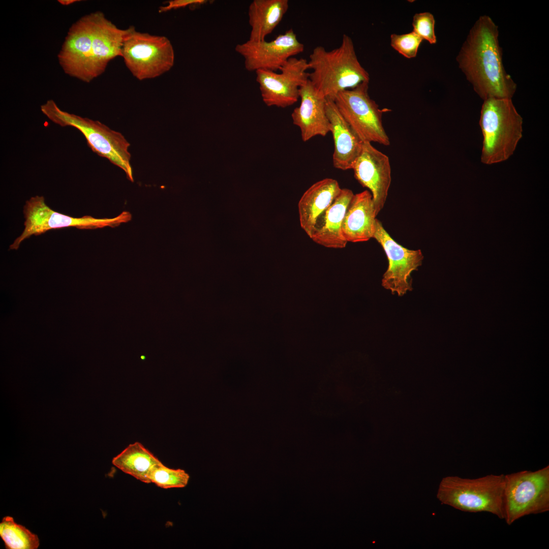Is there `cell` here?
I'll use <instances>...</instances> for the list:
<instances>
[{
	"instance_id": "cell-19",
	"label": "cell",
	"mask_w": 549,
	"mask_h": 549,
	"mask_svg": "<svg viewBox=\"0 0 549 549\" xmlns=\"http://www.w3.org/2000/svg\"><path fill=\"white\" fill-rule=\"evenodd\" d=\"M373 197L365 190L354 194L348 206L342 225V232L347 242H358L373 238L376 218Z\"/></svg>"
},
{
	"instance_id": "cell-15",
	"label": "cell",
	"mask_w": 549,
	"mask_h": 549,
	"mask_svg": "<svg viewBox=\"0 0 549 549\" xmlns=\"http://www.w3.org/2000/svg\"><path fill=\"white\" fill-rule=\"evenodd\" d=\"M300 103L291 113L294 125L307 142L316 136H325L330 132L326 111V99L321 96L309 80L299 90Z\"/></svg>"
},
{
	"instance_id": "cell-3",
	"label": "cell",
	"mask_w": 549,
	"mask_h": 549,
	"mask_svg": "<svg viewBox=\"0 0 549 549\" xmlns=\"http://www.w3.org/2000/svg\"><path fill=\"white\" fill-rule=\"evenodd\" d=\"M523 123L511 99L483 100L479 120L483 136L481 162L492 165L508 159L522 137Z\"/></svg>"
},
{
	"instance_id": "cell-27",
	"label": "cell",
	"mask_w": 549,
	"mask_h": 549,
	"mask_svg": "<svg viewBox=\"0 0 549 549\" xmlns=\"http://www.w3.org/2000/svg\"><path fill=\"white\" fill-rule=\"evenodd\" d=\"M207 2L205 0H172L167 2L166 5L160 7L158 11L160 13H165L191 5H202Z\"/></svg>"
},
{
	"instance_id": "cell-11",
	"label": "cell",
	"mask_w": 549,
	"mask_h": 549,
	"mask_svg": "<svg viewBox=\"0 0 549 549\" xmlns=\"http://www.w3.org/2000/svg\"><path fill=\"white\" fill-rule=\"evenodd\" d=\"M93 23L92 13L73 23L58 54L66 74L87 83L98 77L93 56Z\"/></svg>"
},
{
	"instance_id": "cell-5",
	"label": "cell",
	"mask_w": 549,
	"mask_h": 549,
	"mask_svg": "<svg viewBox=\"0 0 549 549\" xmlns=\"http://www.w3.org/2000/svg\"><path fill=\"white\" fill-rule=\"evenodd\" d=\"M42 112L50 120L62 127L71 126L78 130L85 138L93 151L107 159L122 169L133 181L128 151L130 143L122 134L99 121L82 117L61 110L52 100L41 106Z\"/></svg>"
},
{
	"instance_id": "cell-8",
	"label": "cell",
	"mask_w": 549,
	"mask_h": 549,
	"mask_svg": "<svg viewBox=\"0 0 549 549\" xmlns=\"http://www.w3.org/2000/svg\"><path fill=\"white\" fill-rule=\"evenodd\" d=\"M369 83L364 82L353 88L339 93L333 101L343 118L362 142H377L387 146L390 141L383 127L382 115L390 110L380 109L370 98Z\"/></svg>"
},
{
	"instance_id": "cell-25",
	"label": "cell",
	"mask_w": 549,
	"mask_h": 549,
	"mask_svg": "<svg viewBox=\"0 0 549 549\" xmlns=\"http://www.w3.org/2000/svg\"><path fill=\"white\" fill-rule=\"evenodd\" d=\"M422 39L413 31L401 35L391 34V46L407 58L415 57Z\"/></svg>"
},
{
	"instance_id": "cell-17",
	"label": "cell",
	"mask_w": 549,
	"mask_h": 549,
	"mask_svg": "<svg viewBox=\"0 0 549 549\" xmlns=\"http://www.w3.org/2000/svg\"><path fill=\"white\" fill-rule=\"evenodd\" d=\"M92 14L94 61L96 73L99 76L111 60L121 56L129 28H118L101 12L97 11Z\"/></svg>"
},
{
	"instance_id": "cell-18",
	"label": "cell",
	"mask_w": 549,
	"mask_h": 549,
	"mask_svg": "<svg viewBox=\"0 0 549 549\" xmlns=\"http://www.w3.org/2000/svg\"><path fill=\"white\" fill-rule=\"evenodd\" d=\"M341 190L337 180L326 178L313 184L302 194L298 203L299 220L301 229L310 238L317 222Z\"/></svg>"
},
{
	"instance_id": "cell-6",
	"label": "cell",
	"mask_w": 549,
	"mask_h": 549,
	"mask_svg": "<svg viewBox=\"0 0 549 549\" xmlns=\"http://www.w3.org/2000/svg\"><path fill=\"white\" fill-rule=\"evenodd\" d=\"M504 520L508 525L549 510V466L504 475Z\"/></svg>"
},
{
	"instance_id": "cell-12",
	"label": "cell",
	"mask_w": 549,
	"mask_h": 549,
	"mask_svg": "<svg viewBox=\"0 0 549 549\" xmlns=\"http://www.w3.org/2000/svg\"><path fill=\"white\" fill-rule=\"evenodd\" d=\"M384 250L388 261L383 275L382 285L392 294L403 296L412 290L411 274L421 265L423 255L420 250H410L396 242L376 219L373 236Z\"/></svg>"
},
{
	"instance_id": "cell-4",
	"label": "cell",
	"mask_w": 549,
	"mask_h": 549,
	"mask_svg": "<svg viewBox=\"0 0 549 549\" xmlns=\"http://www.w3.org/2000/svg\"><path fill=\"white\" fill-rule=\"evenodd\" d=\"M504 474L476 478L449 476L440 481L437 498L461 511L488 512L504 520Z\"/></svg>"
},
{
	"instance_id": "cell-13",
	"label": "cell",
	"mask_w": 549,
	"mask_h": 549,
	"mask_svg": "<svg viewBox=\"0 0 549 549\" xmlns=\"http://www.w3.org/2000/svg\"><path fill=\"white\" fill-rule=\"evenodd\" d=\"M304 48L293 29L290 28L270 41L248 40L237 44L235 50L244 59L247 71L267 70L276 72L290 58L302 53Z\"/></svg>"
},
{
	"instance_id": "cell-28",
	"label": "cell",
	"mask_w": 549,
	"mask_h": 549,
	"mask_svg": "<svg viewBox=\"0 0 549 549\" xmlns=\"http://www.w3.org/2000/svg\"><path fill=\"white\" fill-rule=\"evenodd\" d=\"M77 1L78 2L79 1H76V0H59V1H58V2L60 4H62V5L66 6V5H68L71 4H72L73 3H75V2H77Z\"/></svg>"
},
{
	"instance_id": "cell-16",
	"label": "cell",
	"mask_w": 549,
	"mask_h": 549,
	"mask_svg": "<svg viewBox=\"0 0 549 549\" xmlns=\"http://www.w3.org/2000/svg\"><path fill=\"white\" fill-rule=\"evenodd\" d=\"M326 111L334 142L333 165L342 170L352 169L363 142L343 118L333 100L326 99Z\"/></svg>"
},
{
	"instance_id": "cell-7",
	"label": "cell",
	"mask_w": 549,
	"mask_h": 549,
	"mask_svg": "<svg viewBox=\"0 0 549 549\" xmlns=\"http://www.w3.org/2000/svg\"><path fill=\"white\" fill-rule=\"evenodd\" d=\"M124 63L138 80L158 77L170 71L175 54L170 41L163 36L151 35L129 27L121 49Z\"/></svg>"
},
{
	"instance_id": "cell-22",
	"label": "cell",
	"mask_w": 549,
	"mask_h": 549,
	"mask_svg": "<svg viewBox=\"0 0 549 549\" xmlns=\"http://www.w3.org/2000/svg\"><path fill=\"white\" fill-rule=\"evenodd\" d=\"M160 461L140 443L130 444L112 463L124 473L146 483H150L148 474L151 469Z\"/></svg>"
},
{
	"instance_id": "cell-14",
	"label": "cell",
	"mask_w": 549,
	"mask_h": 549,
	"mask_svg": "<svg viewBox=\"0 0 549 549\" xmlns=\"http://www.w3.org/2000/svg\"><path fill=\"white\" fill-rule=\"evenodd\" d=\"M352 170L357 181L370 191L377 216L384 206L391 184L389 158L371 143L364 142Z\"/></svg>"
},
{
	"instance_id": "cell-21",
	"label": "cell",
	"mask_w": 549,
	"mask_h": 549,
	"mask_svg": "<svg viewBox=\"0 0 549 549\" xmlns=\"http://www.w3.org/2000/svg\"><path fill=\"white\" fill-rule=\"evenodd\" d=\"M289 8L288 0H254L248 8L249 40L260 41L270 34Z\"/></svg>"
},
{
	"instance_id": "cell-9",
	"label": "cell",
	"mask_w": 549,
	"mask_h": 549,
	"mask_svg": "<svg viewBox=\"0 0 549 549\" xmlns=\"http://www.w3.org/2000/svg\"><path fill=\"white\" fill-rule=\"evenodd\" d=\"M308 61L303 58H290L282 66L280 73L267 70L255 71L263 102L269 107L286 108L299 98L300 87L309 80Z\"/></svg>"
},
{
	"instance_id": "cell-10",
	"label": "cell",
	"mask_w": 549,
	"mask_h": 549,
	"mask_svg": "<svg viewBox=\"0 0 549 549\" xmlns=\"http://www.w3.org/2000/svg\"><path fill=\"white\" fill-rule=\"evenodd\" d=\"M23 214L24 229L10 246L11 250H17L25 239L49 230L71 227L81 229L102 228L116 225L119 219H96L88 216L72 217L52 210L46 204L44 197L39 196L32 197L26 201Z\"/></svg>"
},
{
	"instance_id": "cell-1",
	"label": "cell",
	"mask_w": 549,
	"mask_h": 549,
	"mask_svg": "<svg viewBox=\"0 0 549 549\" xmlns=\"http://www.w3.org/2000/svg\"><path fill=\"white\" fill-rule=\"evenodd\" d=\"M498 26L487 15L480 16L470 29L456 57L459 67L483 100L511 99L517 87L503 63Z\"/></svg>"
},
{
	"instance_id": "cell-23",
	"label": "cell",
	"mask_w": 549,
	"mask_h": 549,
	"mask_svg": "<svg viewBox=\"0 0 549 549\" xmlns=\"http://www.w3.org/2000/svg\"><path fill=\"white\" fill-rule=\"evenodd\" d=\"M0 536L8 549H36L39 546L37 535L7 516L0 523Z\"/></svg>"
},
{
	"instance_id": "cell-20",
	"label": "cell",
	"mask_w": 549,
	"mask_h": 549,
	"mask_svg": "<svg viewBox=\"0 0 549 549\" xmlns=\"http://www.w3.org/2000/svg\"><path fill=\"white\" fill-rule=\"evenodd\" d=\"M354 194L342 189L340 194L319 219L310 237L316 243L328 248L342 249L347 241L342 232V222Z\"/></svg>"
},
{
	"instance_id": "cell-24",
	"label": "cell",
	"mask_w": 549,
	"mask_h": 549,
	"mask_svg": "<svg viewBox=\"0 0 549 549\" xmlns=\"http://www.w3.org/2000/svg\"><path fill=\"white\" fill-rule=\"evenodd\" d=\"M148 478L150 483L163 489L181 488L188 484L190 476L184 470L169 468L160 462L151 469Z\"/></svg>"
},
{
	"instance_id": "cell-26",
	"label": "cell",
	"mask_w": 549,
	"mask_h": 549,
	"mask_svg": "<svg viewBox=\"0 0 549 549\" xmlns=\"http://www.w3.org/2000/svg\"><path fill=\"white\" fill-rule=\"evenodd\" d=\"M435 24V20L432 13L428 12L416 13L413 18V32L430 44H436Z\"/></svg>"
},
{
	"instance_id": "cell-2",
	"label": "cell",
	"mask_w": 549,
	"mask_h": 549,
	"mask_svg": "<svg viewBox=\"0 0 549 549\" xmlns=\"http://www.w3.org/2000/svg\"><path fill=\"white\" fill-rule=\"evenodd\" d=\"M309 80L318 93L334 100L337 94L369 82L370 76L357 57L352 39L344 34L341 45L331 50L315 47L309 56Z\"/></svg>"
}]
</instances>
